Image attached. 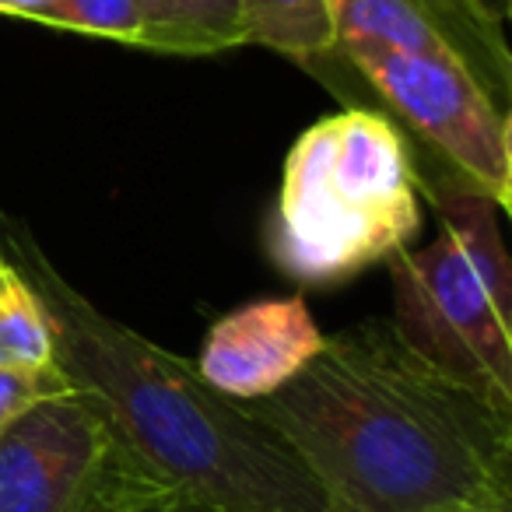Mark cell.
<instances>
[{"label":"cell","mask_w":512,"mask_h":512,"mask_svg":"<svg viewBox=\"0 0 512 512\" xmlns=\"http://www.w3.org/2000/svg\"><path fill=\"white\" fill-rule=\"evenodd\" d=\"M292 446L327 512H512V414L365 320L246 404Z\"/></svg>","instance_id":"6da1fadb"},{"label":"cell","mask_w":512,"mask_h":512,"mask_svg":"<svg viewBox=\"0 0 512 512\" xmlns=\"http://www.w3.org/2000/svg\"><path fill=\"white\" fill-rule=\"evenodd\" d=\"M0 253L50 316L57 369L106 411L155 481L204 512H327L320 484L271 425L211 390L186 358L102 313L57 271L36 235L4 214Z\"/></svg>","instance_id":"7a4b0ae2"},{"label":"cell","mask_w":512,"mask_h":512,"mask_svg":"<svg viewBox=\"0 0 512 512\" xmlns=\"http://www.w3.org/2000/svg\"><path fill=\"white\" fill-rule=\"evenodd\" d=\"M421 228L418 162L390 116L351 106L292 144L267 218V256L302 288L344 285Z\"/></svg>","instance_id":"3957f363"},{"label":"cell","mask_w":512,"mask_h":512,"mask_svg":"<svg viewBox=\"0 0 512 512\" xmlns=\"http://www.w3.org/2000/svg\"><path fill=\"white\" fill-rule=\"evenodd\" d=\"M334 57L404 123L407 137L432 151L442 172L512 207V116L460 67L425 53H407L376 39H337Z\"/></svg>","instance_id":"277c9868"},{"label":"cell","mask_w":512,"mask_h":512,"mask_svg":"<svg viewBox=\"0 0 512 512\" xmlns=\"http://www.w3.org/2000/svg\"><path fill=\"white\" fill-rule=\"evenodd\" d=\"M393 327L425 362L512 414V313L449 235L390 260Z\"/></svg>","instance_id":"5b68a950"},{"label":"cell","mask_w":512,"mask_h":512,"mask_svg":"<svg viewBox=\"0 0 512 512\" xmlns=\"http://www.w3.org/2000/svg\"><path fill=\"white\" fill-rule=\"evenodd\" d=\"M127 456L92 397L53 393L0 432V512H99Z\"/></svg>","instance_id":"8992f818"},{"label":"cell","mask_w":512,"mask_h":512,"mask_svg":"<svg viewBox=\"0 0 512 512\" xmlns=\"http://www.w3.org/2000/svg\"><path fill=\"white\" fill-rule=\"evenodd\" d=\"M337 39H376L460 67L505 113L512 109V50L505 11L488 0H330Z\"/></svg>","instance_id":"52a82bcc"},{"label":"cell","mask_w":512,"mask_h":512,"mask_svg":"<svg viewBox=\"0 0 512 512\" xmlns=\"http://www.w3.org/2000/svg\"><path fill=\"white\" fill-rule=\"evenodd\" d=\"M323 344L327 334L302 295L256 299L214 323L193 369L221 397L253 404L292 383Z\"/></svg>","instance_id":"ba28073f"},{"label":"cell","mask_w":512,"mask_h":512,"mask_svg":"<svg viewBox=\"0 0 512 512\" xmlns=\"http://www.w3.org/2000/svg\"><path fill=\"white\" fill-rule=\"evenodd\" d=\"M418 186L428 190V200L442 221V235L460 246L498 306L512 313V260L498 225L502 211L453 172L435 169L432 176H418Z\"/></svg>","instance_id":"9c48e42d"},{"label":"cell","mask_w":512,"mask_h":512,"mask_svg":"<svg viewBox=\"0 0 512 512\" xmlns=\"http://www.w3.org/2000/svg\"><path fill=\"white\" fill-rule=\"evenodd\" d=\"M141 50L169 57H211L246 46L239 0H137Z\"/></svg>","instance_id":"30bf717a"},{"label":"cell","mask_w":512,"mask_h":512,"mask_svg":"<svg viewBox=\"0 0 512 512\" xmlns=\"http://www.w3.org/2000/svg\"><path fill=\"white\" fill-rule=\"evenodd\" d=\"M246 46H264L302 67L334 57L337 25L330 0H239Z\"/></svg>","instance_id":"8fae6325"},{"label":"cell","mask_w":512,"mask_h":512,"mask_svg":"<svg viewBox=\"0 0 512 512\" xmlns=\"http://www.w3.org/2000/svg\"><path fill=\"white\" fill-rule=\"evenodd\" d=\"M0 369L57 376V344L39 295L0 253Z\"/></svg>","instance_id":"7c38bea8"},{"label":"cell","mask_w":512,"mask_h":512,"mask_svg":"<svg viewBox=\"0 0 512 512\" xmlns=\"http://www.w3.org/2000/svg\"><path fill=\"white\" fill-rule=\"evenodd\" d=\"M25 22L46 25V29L81 32V36L113 39V43L137 46L141 43V11L137 0H43L29 11Z\"/></svg>","instance_id":"4fadbf2b"},{"label":"cell","mask_w":512,"mask_h":512,"mask_svg":"<svg viewBox=\"0 0 512 512\" xmlns=\"http://www.w3.org/2000/svg\"><path fill=\"white\" fill-rule=\"evenodd\" d=\"M64 390H71L64 372H57V376H29V372L0 369V432H4L11 421L22 418L29 407H36L39 400L53 397V393H64Z\"/></svg>","instance_id":"5bb4252c"},{"label":"cell","mask_w":512,"mask_h":512,"mask_svg":"<svg viewBox=\"0 0 512 512\" xmlns=\"http://www.w3.org/2000/svg\"><path fill=\"white\" fill-rule=\"evenodd\" d=\"M43 0H0V15L11 18H29V11H36Z\"/></svg>","instance_id":"9a60e30c"}]
</instances>
